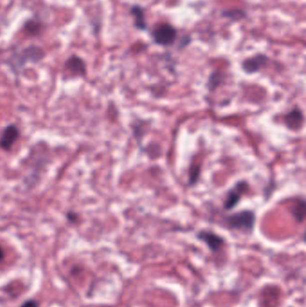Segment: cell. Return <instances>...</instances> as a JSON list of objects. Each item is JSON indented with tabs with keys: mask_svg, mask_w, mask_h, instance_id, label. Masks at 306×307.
Wrapping results in <instances>:
<instances>
[{
	"mask_svg": "<svg viewBox=\"0 0 306 307\" xmlns=\"http://www.w3.org/2000/svg\"><path fill=\"white\" fill-rule=\"evenodd\" d=\"M45 57L43 49L36 45H30L16 51L11 56L9 60V65L12 67L13 70L17 72L22 67H24L27 63H36L41 61Z\"/></svg>",
	"mask_w": 306,
	"mask_h": 307,
	"instance_id": "cell-1",
	"label": "cell"
},
{
	"mask_svg": "<svg viewBox=\"0 0 306 307\" xmlns=\"http://www.w3.org/2000/svg\"><path fill=\"white\" fill-rule=\"evenodd\" d=\"M227 228L231 230L243 232L245 234L253 233L256 223V215L253 210L245 209L232 214L224 218Z\"/></svg>",
	"mask_w": 306,
	"mask_h": 307,
	"instance_id": "cell-2",
	"label": "cell"
},
{
	"mask_svg": "<svg viewBox=\"0 0 306 307\" xmlns=\"http://www.w3.org/2000/svg\"><path fill=\"white\" fill-rule=\"evenodd\" d=\"M155 43L160 46H171L177 38V31L174 27L168 23H162L155 27L151 33Z\"/></svg>",
	"mask_w": 306,
	"mask_h": 307,
	"instance_id": "cell-3",
	"label": "cell"
},
{
	"mask_svg": "<svg viewBox=\"0 0 306 307\" xmlns=\"http://www.w3.org/2000/svg\"><path fill=\"white\" fill-rule=\"evenodd\" d=\"M197 238L203 242L212 253L216 254L222 249L226 244L222 236H218L216 233L209 230H201L197 235Z\"/></svg>",
	"mask_w": 306,
	"mask_h": 307,
	"instance_id": "cell-4",
	"label": "cell"
},
{
	"mask_svg": "<svg viewBox=\"0 0 306 307\" xmlns=\"http://www.w3.org/2000/svg\"><path fill=\"white\" fill-rule=\"evenodd\" d=\"M247 189H248V183L246 182L241 181L236 183L235 186L227 192V198L224 202V209L229 211L235 208L241 201L242 195L246 192Z\"/></svg>",
	"mask_w": 306,
	"mask_h": 307,
	"instance_id": "cell-5",
	"label": "cell"
},
{
	"mask_svg": "<svg viewBox=\"0 0 306 307\" xmlns=\"http://www.w3.org/2000/svg\"><path fill=\"white\" fill-rule=\"evenodd\" d=\"M269 61L270 58L265 54H257L252 58H246L242 64V68L245 73L252 75L266 67Z\"/></svg>",
	"mask_w": 306,
	"mask_h": 307,
	"instance_id": "cell-6",
	"label": "cell"
},
{
	"mask_svg": "<svg viewBox=\"0 0 306 307\" xmlns=\"http://www.w3.org/2000/svg\"><path fill=\"white\" fill-rule=\"evenodd\" d=\"M65 69L73 76H84L86 74V65L84 59L77 55H71L65 62Z\"/></svg>",
	"mask_w": 306,
	"mask_h": 307,
	"instance_id": "cell-7",
	"label": "cell"
},
{
	"mask_svg": "<svg viewBox=\"0 0 306 307\" xmlns=\"http://www.w3.org/2000/svg\"><path fill=\"white\" fill-rule=\"evenodd\" d=\"M20 136V131L16 126L10 125L3 130V133L0 137V147L4 150L8 151L13 145V143L17 140Z\"/></svg>",
	"mask_w": 306,
	"mask_h": 307,
	"instance_id": "cell-8",
	"label": "cell"
},
{
	"mask_svg": "<svg viewBox=\"0 0 306 307\" xmlns=\"http://www.w3.org/2000/svg\"><path fill=\"white\" fill-rule=\"evenodd\" d=\"M304 114L302 111L298 108L289 111L288 114L284 116V123L287 128L290 130H299L304 124Z\"/></svg>",
	"mask_w": 306,
	"mask_h": 307,
	"instance_id": "cell-9",
	"label": "cell"
},
{
	"mask_svg": "<svg viewBox=\"0 0 306 307\" xmlns=\"http://www.w3.org/2000/svg\"><path fill=\"white\" fill-rule=\"evenodd\" d=\"M130 13L132 14V16L135 19L134 25L136 26V28L138 30H141V31H146L147 24L146 22V19H145L144 9L138 4H135L130 9Z\"/></svg>",
	"mask_w": 306,
	"mask_h": 307,
	"instance_id": "cell-10",
	"label": "cell"
},
{
	"mask_svg": "<svg viewBox=\"0 0 306 307\" xmlns=\"http://www.w3.org/2000/svg\"><path fill=\"white\" fill-rule=\"evenodd\" d=\"M292 214H293L294 218H296V220L298 223H302L306 217V202L302 199H299L298 201L295 203L293 209H292Z\"/></svg>",
	"mask_w": 306,
	"mask_h": 307,
	"instance_id": "cell-11",
	"label": "cell"
},
{
	"mask_svg": "<svg viewBox=\"0 0 306 307\" xmlns=\"http://www.w3.org/2000/svg\"><path fill=\"white\" fill-rule=\"evenodd\" d=\"M23 28H24V31H26L29 35L38 36L42 30V24H41V22L37 21V20L31 19V20H29L25 22Z\"/></svg>",
	"mask_w": 306,
	"mask_h": 307,
	"instance_id": "cell-12",
	"label": "cell"
},
{
	"mask_svg": "<svg viewBox=\"0 0 306 307\" xmlns=\"http://www.w3.org/2000/svg\"><path fill=\"white\" fill-rule=\"evenodd\" d=\"M222 15L224 17L229 18L233 21H239L244 18L246 17V13L238 10V9H233V10H228V11H224L222 13Z\"/></svg>",
	"mask_w": 306,
	"mask_h": 307,
	"instance_id": "cell-13",
	"label": "cell"
},
{
	"mask_svg": "<svg viewBox=\"0 0 306 307\" xmlns=\"http://www.w3.org/2000/svg\"><path fill=\"white\" fill-rule=\"evenodd\" d=\"M221 78H222V75L219 72L212 73L211 76L209 77V90H213L214 88H216L219 85V82H221Z\"/></svg>",
	"mask_w": 306,
	"mask_h": 307,
	"instance_id": "cell-14",
	"label": "cell"
},
{
	"mask_svg": "<svg viewBox=\"0 0 306 307\" xmlns=\"http://www.w3.org/2000/svg\"><path fill=\"white\" fill-rule=\"evenodd\" d=\"M200 168L199 166H197L195 168H192V172L190 174V184L193 185L197 183L198 179L200 177Z\"/></svg>",
	"mask_w": 306,
	"mask_h": 307,
	"instance_id": "cell-15",
	"label": "cell"
},
{
	"mask_svg": "<svg viewBox=\"0 0 306 307\" xmlns=\"http://www.w3.org/2000/svg\"><path fill=\"white\" fill-rule=\"evenodd\" d=\"M21 307H38V304L33 300H28Z\"/></svg>",
	"mask_w": 306,
	"mask_h": 307,
	"instance_id": "cell-16",
	"label": "cell"
},
{
	"mask_svg": "<svg viewBox=\"0 0 306 307\" xmlns=\"http://www.w3.org/2000/svg\"><path fill=\"white\" fill-rule=\"evenodd\" d=\"M3 259H4V252H3L2 248L0 247V263L3 261Z\"/></svg>",
	"mask_w": 306,
	"mask_h": 307,
	"instance_id": "cell-17",
	"label": "cell"
}]
</instances>
